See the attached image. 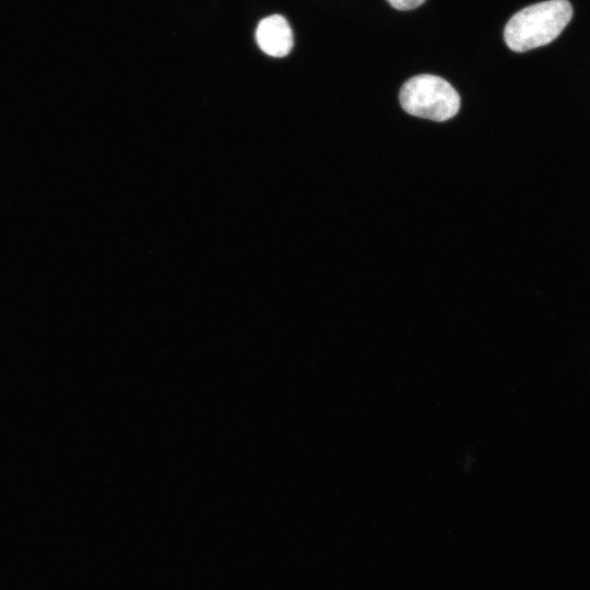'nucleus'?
Masks as SVG:
<instances>
[{
  "mask_svg": "<svg viewBox=\"0 0 590 590\" xmlns=\"http://www.w3.org/2000/svg\"><path fill=\"white\" fill-rule=\"evenodd\" d=\"M256 40L267 55L284 57L293 47V32L284 16L273 14L259 22Z\"/></svg>",
  "mask_w": 590,
  "mask_h": 590,
  "instance_id": "nucleus-3",
  "label": "nucleus"
},
{
  "mask_svg": "<svg viewBox=\"0 0 590 590\" xmlns=\"http://www.w3.org/2000/svg\"><path fill=\"white\" fill-rule=\"evenodd\" d=\"M573 16L568 0H547L531 4L507 22L504 38L516 52H524L550 44L560 35Z\"/></svg>",
  "mask_w": 590,
  "mask_h": 590,
  "instance_id": "nucleus-1",
  "label": "nucleus"
},
{
  "mask_svg": "<svg viewBox=\"0 0 590 590\" xmlns=\"http://www.w3.org/2000/svg\"><path fill=\"white\" fill-rule=\"evenodd\" d=\"M397 10H412L420 7L425 0H387Z\"/></svg>",
  "mask_w": 590,
  "mask_h": 590,
  "instance_id": "nucleus-4",
  "label": "nucleus"
},
{
  "mask_svg": "<svg viewBox=\"0 0 590 590\" xmlns=\"http://www.w3.org/2000/svg\"><path fill=\"white\" fill-rule=\"evenodd\" d=\"M399 99L410 115L434 121H445L457 115L460 96L452 85L440 76L418 74L401 87Z\"/></svg>",
  "mask_w": 590,
  "mask_h": 590,
  "instance_id": "nucleus-2",
  "label": "nucleus"
}]
</instances>
